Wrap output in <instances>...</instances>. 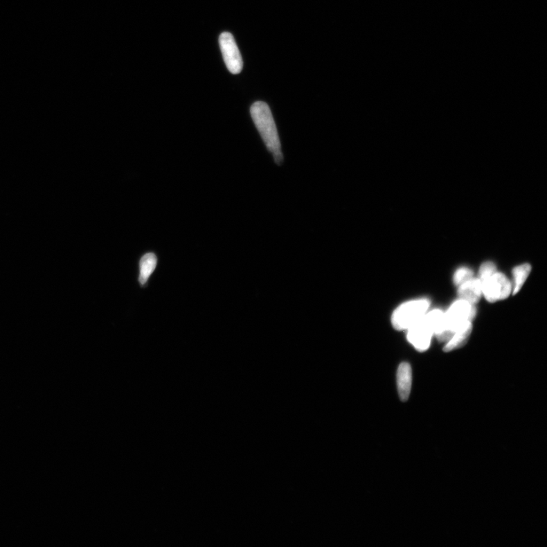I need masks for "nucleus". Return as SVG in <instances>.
Wrapping results in <instances>:
<instances>
[{
  "instance_id": "nucleus-1",
  "label": "nucleus",
  "mask_w": 547,
  "mask_h": 547,
  "mask_svg": "<svg viewBox=\"0 0 547 547\" xmlns=\"http://www.w3.org/2000/svg\"><path fill=\"white\" fill-rule=\"evenodd\" d=\"M250 113H251L253 120L265 145L273 154L276 162L280 165L283 161V154L280 150L276 125L269 106L262 101H257L250 109Z\"/></svg>"
},
{
  "instance_id": "nucleus-2",
  "label": "nucleus",
  "mask_w": 547,
  "mask_h": 547,
  "mask_svg": "<svg viewBox=\"0 0 547 547\" xmlns=\"http://www.w3.org/2000/svg\"><path fill=\"white\" fill-rule=\"evenodd\" d=\"M444 312L434 310L426 314L408 330L407 338L419 351H425L431 346L433 335L439 332L443 322Z\"/></svg>"
},
{
  "instance_id": "nucleus-3",
  "label": "nucleus",
  "mask_w": 547,
  "mask_h": 547,
  "mask_svg": "<svg viewBox=\"0 0 547 547\" xmlns=\"http://www.w3.org/2000/svg\"><path fill=\"white\" fill-rule=\"evenodd\" d=\"M429 307L427 300H418L404 303L397 307L392 316V324L398 331L408 330L423 317Z\"/></svg>"
},
{
  "instance_id": "nucleus-4",
  "label": "nucleus",
  "mask_w": 547,
  "mask_h": 547,
  "mask_svg": "<svg viewBox=\"0 0 547 547\" xmlns=\"http://www.w3.org/2000/svg\"><path fill=\"white\" fill-rule=\"evenodd\" d=\"M475 315L474 305L463 300L457 301L444 314L445 331L455 334L468 323L472 322Z\"/></svg>"
},
{
  "instance_id": "nucleus-5",
  "label": "nucleus",
  "mask_w": 547,
  "mask_h": 547,
  "mask_svg": "<svg viewBox=\"0 0 547 547\" xmlns=\"http://www.w3.org/2000/svg\"><path fill=\"white\" fill-rule=\"evenodd\" d=\"M482 294L490 303L505 300L511 294L512 285L509 279L502 273L496 272L494 275L481 281Z\"/></svg>"
},
{
  "instance_id": "nucleus-6",
  "label": "nucleus",
  "mask_w": 547,
  "mask_h": 547,
  "mask_svg": "<svg viewBox=\"0 0 547 547\" xmlns=\"http://www.w3.org/2000/svg\"><path fill=\"white\" fill-rule=\"evenodd\" d=\"M222 56L229 71L232 74H239L243 69L244 62L233 36L229 33H224L219 37Z\"/></svg>"
},
{
  "instance_id": "nucleus-7",
  "label": "nucleus",
  "mask_w": 547,
  "mask_h": 547,
  "mask_svg": "<svg viewBox=\"0 0 547 547\" xmlns=\"http://www.w3.org/2000/svg\"><path fill=\"white\" fill-rule=\"evenodd\" d=\"M159 259L154 253H147L138 261V284L142 287H147L153 273L157 269Z\"/></svg>"
},
{
  "instance_id": "nucleus-8",
  "label": "nucleus",
  "mask_w": 547,
  "mask_h": 547,
  "mask_svg": "<svg viewBox=\"0 0 547 547\" xmlns=\"http://www.w3.org/2000/svg\"><path fill=\"white\" fill-rule=\"evenodd\" d=\"M397 384L401 400H409L412 386V370L409 364L402 363L398 366Z\"/></svg>"
},
{
  "instance_id": "nucleus-9",
  "label": "nucleus",
  "mask_w": 547,
  "mask_h": 547,
  "mask_svg": "<svg viewBox=\"0 0 547 547\" xmlns=\"http://www.w3.org/2000/svg\"><path fill=\"white\" fill-rule=\"evenodd\" d=\"M482 294L481 280L478 278H472L465 283L458 286V295L459 300H463L471 304L478 303Z\"/></svg>"
},
{
  "instance_id": "nucleus-10",
  "label": "nucleus",
  "mask_w": 547,
  "mask_h": 547,
  "mask_svg": "<svg viewBox=\"0 0 547 547\" xmlns=\"http://www.w3.org/2000/svg\"><path fill=\"white\" fill-rule=\"evenodd\" d=\"M472 332V322L468 323L463 328L457 331L451 339L448 341L447 345L445 346L443 350L445 352H449L453 350H456L463 347L467 342L469 337Z\"/></svg>"
},
{
  "instance_id": "nucleus-11",
  "label": "nucleus",
  "mask_w": 547,
  "mask_h": 547,
  "mask_svg": "<svg viewBox=\"0 0 547 547\" xmlns=\"http://www.w3.org/2000/svg\"><path fill=\"white\" fill-rule=\"evenodd\" d=\"M531 271V267L530 264H523L519 267H515L513 271V276L514 280L513 294H517L519 292L523 284L526 283Z\"/></svg>"
},
{
  "instance_id": "nucleus-12",
  "label": "nucleus",
  "mask_w": 547,
  "mask_h": 547,
  "mask_svg": "<svg viewBox=\"0 0 547 547\" xmlns=\"http://www.w3.org/2000/svg\"><path fill=\"white\" fill-rule=\"evenodd\" d=\"M474 278V272L467 268H460L457 270L454 276V283L456 286L462 285L466 281Z\"/></svg>"
},
{
  "instance_id": "nucleus-13",
  "label": "nucleus",
  "mask_w": 547,
  "mask_h": 547,
  "mask_svg": "<svg viewBox=\"0 0 547 547\" xmlns=\"http://www.w3.org/2000/svg\"><path fill=\"white\" fill-rule=\"evenodd\" d=\"M496 272H497L496 267L494 263L490 262H484L480 268L478 279L481 281L494 275Z\"/></svg>"
}]
</instances>
